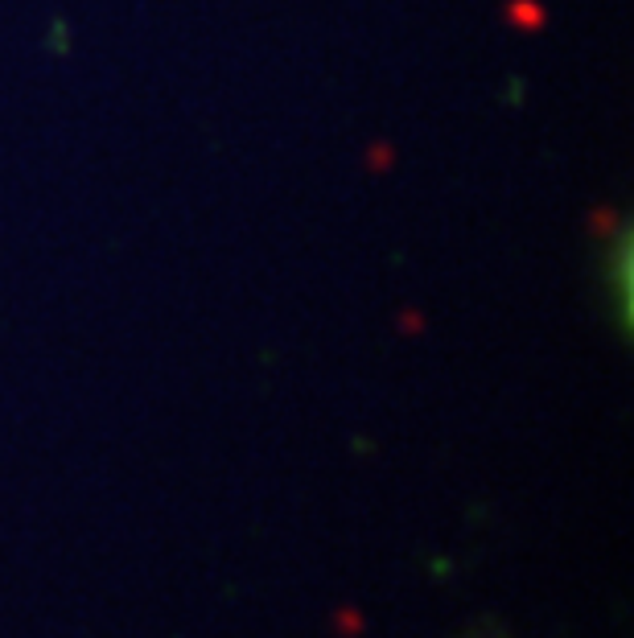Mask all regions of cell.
<instances>
[{"label": "cell", "mask_w": 634, "mask_h": 638, "mask_svg": "<svg viewBox=\"0 0 634 638\" xmlns=\"http://www.w3.org/2000/svg\"><path fill=\"white\" fill-rule=\"evenodd\" d=\"M338 635H346V638L363 635V618H358V614H351V610H346V614L338 618Z\"/></svg>", "instance_id": "1"}]
</instances>
